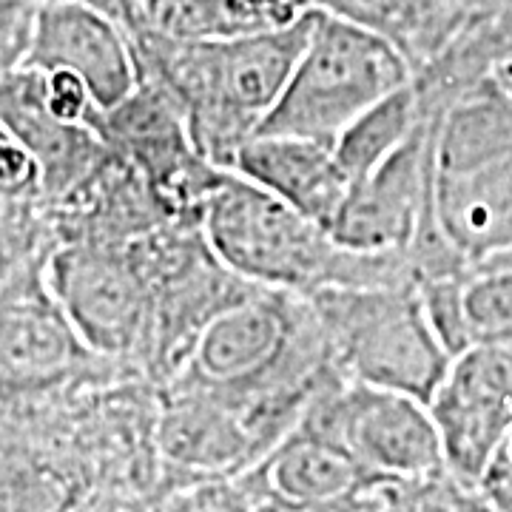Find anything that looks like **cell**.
Segmentation results:
<instances>
[{
  "label": "cell",
  "mask_w": 512,
  "mask_h": 512,
  "mask_svg": "<svg viewBox=\"0 0 512 512\" xmlns=\"http://www.w3.org/2000/svg\"><path fill=\"white\" fill-rule=\"evenodd\" d=\"M311 6L393 40L413 63V72L441 49L427 0H311Z\"/></svg>",
  "instance_id": "ac0fdd59"
},
{
  "label": "cell",
  "mask_w": 512,
  "mask_h": 512,
  "mask_svg": "<svg viewBox=\"0 0 512 512\" xmlns=\"http://www.w3.org/2000/svg\"><path fill=\"white\" fill-rule=\"evenodd\" d=\"M311 0H126L128 32L174 40H228L291 26Z\"/></svg>",
  "instance_id": "2e32d148"
},
{
  "label": "cell",
  "mask_w": 512,
  "mask_h": 512,
  "mask_svg": "<svg viewBox=\"0 0 512 512\" xmlns=\"http://www.w3.org/2000/svg\"><path fill=\"white\" fill-rule=\"evenodd\" d=\"M305 299L345 379L433 399L453 353L427 319L416 285L322 288Z\"/></svg>",
  "instance_id": "277c9868"
},
{
  "label": "cell",
  "mask_w": 512,
  "mask_h": 512,
  "mask_svg": "<svg viewBox=\"0 0 512 512\" xmlns=\"http://www.w3.org/2000/svg\"><path fill=\"white\" fill-rule=\"evenodd\" d=\"M413 74V63L393 40L316 9L308 43L256 134L333 143L367 109L410 86Z\"/></svg>",
  "instance_id": "3957f363"
},
{
  "label": "cell",
  "mask_w": 512,
  "mask_h": 512,
  "mask_svg": "<svg viewBox=\"0 0 512 512\" xmlns=\"http://www.w3.org/2000/svg\"><path fill=\"white\" fill-rule=\"evenodd\" d=\"M478 490L487 495V501L498 512H512V430L487 461L478 478Z\"/></svg>",
  "instance_id": "cb8c5ba5"
},
{
  "label": "cell",
  "mask_w": 512,
  "mask_h": 512,
  "mask_svg": "<svg viewBox=\"0 0 512 512\" xmlns=\"http://www.w3.org/2000/svg\"><path fill=\"white\" fill-rule=\"evenodd\" d=\"M43 276L97 359L146 365L154 339V291L134 242H60L46 256Z\"/></svg>",
  "instance_id": "8992f818"
},
{
  "label": "cell",
  "mask_w": 512,
  "mask_h": 512,
  "mask_svg": "<svg viewBox=\"0 0 512 512\" xmlns=\"http://www.w3.org/2000/svg\"><path fill=\"white\" fill-rule=\"evenodd\" d=\"M433 205V117L365 180L353 185L330 234L365 254H407Z\"/></svg>",
  "instance_id": "9c48e42d"
},
{
  "label": "cell",
  "mask_w": 512,
  "mask_h": 512,
  "mask_svg": "<svg viewBox=\"0 0 512 512\" xmlns=\"http://www.w3.org/2000/svg\"><path fill=\"white\" fill-rule=\"evenodd\" d=\"M43 180L35 157L0 123V205H40Z\"/></svg>",
  "instance_id": "44dd1931"
},
{
  "label": "cell",
  "mask_w": 512,
  "mask_h": 512,
  "mask_svg": "<svg viewBox=\"0 0 512 512\" xmlns=\"http://www.w3.org/2000/svg\"><path fill=\"white\" fill-rule=\"evenodd\" d=\"M427 120L421 109L416 86H404L373 109H367L359 120H353L336 140L333 151L342 171L348 174L350 188L365 180L367 174L393 154L416 134V128Z\"/></svg>",
  "instance_id": "e0dca14e"
},
{
  "label": "cell",
  "mask_w": 512,
  "mask_h": 512,
  "mask_svg": "<svg viewBox=\"0 0 512 512\" xmlns=\"http://www.w3.org/2000/svg\"><path fill=\"white\" fill-rule=\"evenodd\" d=\"M433 202L444 234L476 268L512 254V143L436 168Z\"/></svg>",
  "instance_id": "7c38bea8"
},
{
  "label": "cell",
  "mask_w": 512,
  "mask_h": 512,
  "mask_svg": "<svg viewBox=\"0 0 512 512\" xmlns=\"http://www.w3.org/2000/svg\"><path fill=\"white\" fill-rule=\"evenodd\" d=\"M467 345L512 342V259L470 268L461 285Z\"/></svg>",
  "instance_id": "d6986e66"
},
{
  "label": "cell",
  "mask_w": 512,
  "mask_h": 512,
  "mask_svg": "<svg viewBox=\"0 0 512 512\" xmlns=\"http://www.w3.org/2000/svg\"><path fill=\"white\" fill-rule=\"evenodd\" d=\"M200 225L222 265L256 288L311 296L322 288L413 285L407 254L350 251L322 222L234 171L202 202Z\"/></svg>",
  "instance_id": "7a4b0ae2"
},
{
  "label": "cell",
  "mask_w": 512,
  "mask_h": 512,
  "mask_svg": "<svg viewBox=\"0 0 512 512\" xmlns=\"http://www.w3.org/2000/svg\"><path fill=\"white\" fill-rule=\"evenodd\" d=\"M26 66L77 74L103 111L120 106L140 89L143 72L134 40L117 20L89 3H40Z\"/></svg>",
  "instance_id": "30bf717a"
},
{
  "label": "cell",
  "mask_w": 512,
  "mask_h": 512,
  "mask_svg": "<svg viewBox=\"0 0 512 512\" xmlns=\"http://www.w3.org/2000/svg\"><path fill=\"white\" fill-rule=\"evenodd\" d=\"M501 259H512V254L510 256H501Z\"/></svg>",
  "instance_id": "4316f807"
},
{
  "label": "cell",
  "mask_w": 512,
  "mask_h": 512,
  "mask_svg": "<svg viewBox=\"0 0 512 512\" xmlns=\"http://www.w3.org/2000/svg\"><path fill=\"white\" fill-rule=\"evenodd\" d=\"M231 171L322 222L328 231L350 191L333 143L296 134H254L237 151Z\"/></svg>",
  "instance_id": "9a60e30c"
},
{
  "label": "cell",
  "mask_w": 512,
  "mask_h": 512,
  "mask_svg": "<svg viewBox=\"0 0 512 512\" xmlns=\"http://www.w3.org/2000/svg\"><path fill=\"white\" fill-rule=\"evenodd\" d=\"M40 3H60V0H40ZM74 3H89L94 9H103V12L114 15L117 20H123V12H126V0H74Z\"/></svg>",
  "instance_id": "484cf974"
},
{
  "label": "cell",
  "mask_w": 512,
  "mask_h": 512,
  "mask_svg": "<svg viewBox=\"0 0 512 512\" xmlns=\"http://www.w3.org/2000/svg\"><path fill=\"white\" fill-rule=\"evenodd\" d=\"M72 512H137V507L117 493H89L77 501Z\"/></svg>",
  "instance_id": "d4e9b609"
},
{
  "label": "cell",
  "mask_w": 512,
  "mask_h": 512,
  "mask_svg": "<svg viewBox=\"0 0 512 512\" xmlns=\"http://www.w3.org/2000/svg\"><path fill=\"white\" fill-rule=\"evenodd\" d=\"M55 237L43 205H0V288L46 262Z\"/></svg>",
  "instance_id": "ffe728a7"
},
{
  "label": "cell",
  "mask_w": 512,
  "mask_h": 512,
  "mask_svg": "<svg viewBox=\"0 0 512 512\" xmlns=\"http://www.w3.org/2000/svg\"><path fill=\"white\" fill-rule=\"evenodd\" d=\"M299 427L339 444L382 487H416L447 473L427 402L342 373L316 390Z\"/></svg>",
  "instance_id": "5b68a950"
},
{
  "label": "cell",
  "mask_w": 512,
  "mask_h": 512,
  "mask_svg": "<svg viewBox=\"0 0 512 512\" xmlns=\"http://www.w3.org/2000/svg\"><path fill=\"white\" fill-rule=\"evenodd\" d=\"M0 123L35 157L43 180L40 205L69 197L111 154L97 128L57 117L46 97V77L26 63L0 77Z\"/></svg>",
  "instance_id": "8fae6325"
},
{
  "label": "cell",
  "mask_w": 512,
  "mask_h": 512,
  "mask_svg": "<svg viewBox=\"0 0 512 512\" xmlns=\"http://www.w3.org/2000/svg\"><path fill=\"white\" fill-rule=\"evenodd\" d=\"M316 9L291 26L228 40H174L128 32L143 80L180 109L194 146L231 171L237 151L276 106L311 35Z\"/></svg>",
  "instance_id": "6da1fadb"
},
{
  "label": "cell",
  "mask_w": 512,
  "mask_h": 512,
  "mask_svg": "<svg viewBox=\"0 0 512 512\" xmlns=\"http://www.w3.org/2000/svg\"><path fill=\"white\" fill-rule=\"evenodd\" d=\"M450 476L478 484L512 430V342L470 345L453 356L427 402Z\"/></svg>",
  "instance_id": "ba28073f"
},
{
  "label": "cell",
  "mask_w": 512,
  "mask_h": 512,
  "mask_svg": "<svg viewBox=\"0 0 512 512\" xmlns=\"http://www.w3.org/2000/svg\"><path fill=\"white\" fill-rule=\"evenodd\" d=\"M37 12L40 0H0V77L23 63Z\"/></svg>",
  "instance_id": "603a6c76"
},
{
  "label": "cell",
  "mask_w": 512,
  "mask_h": 512,
  "mask_svg": "<svg viewBox=\"0 0 512 512\" xmlns=\"http://www.w3.org/2000/svg\"><path fill=\"white\" fill-rule=\"evenodd\" d=\"M157 447L168 467L200 476L234 473L262 461V447L237 404L180 379L160 413Z\"/></svg>",
  "instance_id": "5bb4252c"
},
{
  "label": "cell",
  "mask_w": 512,
  "mask_h": 512,
  "mask_svg": "<svg viewBox=\"0 0 512 512\" xmlns=\"http://www.w3.org/2000/svg\"><path fill=\"white\" fill-rule=\"evenodd\" d=\"M254 476L256 512H328L382 490L339 444L299 424L256 464Z\"/></svg>",
  "instance_id": "4fadbf2b"
},
{
  "label": "cell",
  "mask_w": 512,
  "mask_h": 512,
  "mask_svg": "<svg viewBox=\"0 0 512 512\" xmlns=\"http://www.w3.org/2000/svg\"><path fill=\"white\" fill-rule=\"evenodd\" d=\"M407 512H498L478 490V484H467L461 478L441 473L439 478L416 484L404 490Z\"/></svg>",
  "instance_id": "7402d4cb"
},
{
  "label": "cell",
  "mask_w": 512,
  "mask_h": 512,
  "mask_svg": "<svg viewBox=\"0 0 512 512\" xmlns=\"http://www.w3.org/2000/svg\"><path fill=\"white\" fill-rule=\"evenodd\" d=\"M97 131L185 220H200L202 202L228 174L202 157L180 109L146 80L120 106L100 111Z\"/></svg>",
  "instance_id": "52a82bcc"
}]
</instances>
